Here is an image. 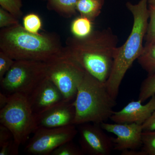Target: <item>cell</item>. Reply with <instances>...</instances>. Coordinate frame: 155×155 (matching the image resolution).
I'll return each mask as SVG.
<instances>
[{"label":"cell","instance_id":"cell-9","mask_svg":"<svg viewBox=\"0 0 155 155\" xmlns=\"http://www.w3.org/2000/svg\"><path fill=\"white\" fill-rule=\"evenodd\" d=\"M80 125L78 129L79 143L84 154L109 155L114 150L112 137L104 132L99 124Z\"/></svg>","mask_w":155,"mask_h":155},{"label":"cell","instance_id":"cell-1","mask_svg":"<svg viewBox=\"0 0 155 155\" xmlns=\"http://www.w3.org/2000/svg\"><path fill=\"white\" fill-rule=\"evenodd\" d=\"M118 38L111 28L93 31L83 38L69 37L66 41L67 55L87 72L106 83L110 77Z\"/></svg>","mask_w":155,"mask_h":155},{"label":"cell","instance_id":"cell-27","mask_svg":"<svg viewBox=\"0 0 155 155\" xmlns=\"http://www.w3.org/2000/svg\"><path fill=\"white\" fill-rule=\"evenodd\" d=\"M13 138V134L8 128L4 125H0V146Z\"/></svg>","mask_w":155,"mask_h":155},{"label":"cell","instance_id":"cell-6","mask_svg":"<svg viewBox=\"0 0 155 155\" xmlns=\"http://www.w3.org/2000/svg\"><path fill=\"white\" fill-rule=\"evenodd\" d=\"M46 77L47 63L17 60L0 81V84L3 93L8 95L18 93L28 97Z\"/></svg>","mask_w":155,"mask_h":155},{"label":"cell","instance_id":"cell-26","mask_svg":"<svg viewBox=\"0 0 155 155\" xmlns=\"http://www.w3.org/2000/svg\"><path fill=\"white\" fill-rule=\"evenodd\" d=\"M19 146L14 140V139H12L0 146V155L18 154Z\"/></svg>","mask_w":155,"mask_h":155},{"label":"cell","instance_id":"cell-28","mask_svg":"<svg viewBox=\"0 0 155 155\" xmlns=\"http://www.w3.org/2000/svg\"><path fill=\"white\" fill-rule=\"evenodd\" d=\"M143 131L155 130V109L149 118L142 125Z\"/></svg>","mask_w":155,"mask_h":155},{"label":"cell","instance_id":"cell-14","mask_svg":"<svg viewBox=\"0 0 155 155\" xmlns=\"http://www.w3.org/2000/svg\"><path fill=\"white\" fill-rule=\"evenodd\" d=\"M104 0H78L76 10L80 16L93 22L101 12Z\"/></svg>","mask_w":155,"mask_h":155},{"label":"cell","instance_id":"cell-19","mask_svg":"<svg viewBox=\"0 0 155 155\" xmlns=\"http://www.w3.org/2000/svg\"><path fill=\"white\" fill-rule=\"evenodd\" d=\"M42 21L38 15L30 13L23 17V26L25 30L32 33H39L42 28Z\"/></svg>","mask_w":155,"mask_h":155},{"label":"cell","instance_id":"cell-22","mask_svg":"<svg viewBox=\"0 0 155 155\" xmlns=\"http://www.w3.org/2000/svg\"><path fill=\"white\" fill-rule=\"evenodd\" d=\"M81 148L78 147L72 141L65 143L57 148L51 155H83Z\"/></svg>","mask_w":155,"mask_h":155},{"label":"cell","instance_id":"cell-21","mask_svg":"<svg viewBox=\"0 0 155 155\" xmlns=\"http://www.w3.org/2000/svg\"><path fill=\"white\" fill-rule=\"evenodd\" d=\"M22 0H0L1 8L19 19L23 15Z\"/></svg>","mask_w":155,"mask_h":155},{"label":"cell","instance_id":"cell-23","mask_svg":"<svg viewBox=\"0 0 155 155\" xmlns=\"http://www.w3.org/2000/svg\"><path fill=\"white\" fill-rule=\"evenodd\" d=\"M149 9L150 20L145 36L146 41L144 46H147L155 43V8L149 7Z\"/></svg>","mask_w":155,"mask_h":155},{"label":"cell","instance_id":"cell-30","mask_svg":"<svg viewBox=\"0 0 155 155\" xmlns=\"http://www.w3.org/2000/svg\"><path fill=\"white\" fill-rule=\"evenodd\" d=\"M148 4L149 7L155 8V0H148Z\"/></svg>","mask_w":155,"mask_h":155},{"label":"cell","instance_id":"cell-17","mask_svg":"<svg viewBox=\"0 0 155 155\" xmlns=\"http://www.w3.org/2000/svg\"><path fill=\"white\" fill-rule=\"evenodd\" d=\"M137 60L142 68L148 74L155 72V43L144 46L143 52Z\"/></svg>","mask_w":155,"mask_h":155},{"label":"cell","instance_id":"cell-25","mask_svg":"<svg viewBox=\"0 0 155 155\" xmlns=\"http://www.w3.org/2000/svg\"><path fill=\"white\" fill-rule=\"evenodd\" d=\"M14 60L2 51H0V81L10 70L14 63Z\"/></svg>","mask_w":155,"mask_h":155},{"label":"cell","instance_id":"cell-7","mask_svg":"<svg viewBox=\"0 0 155 155\" xmlns=\"http://www.w3.org/2000/svg\"><path fill=\"white\" fill-rule=\"evenodd\" d=\"M86 71L68 56L47 63V77L61 91L64 99L75 100Z\"/></svg>","mask_w":155,"mask_h":155},{"label":"cell","instance_id":"cell-31","mask_svg":"<svg viewBox=\"0 0 155 155\" xmlns=\"http://www.w3.org/2000/svg\"><path fill=\"white\" fill-rule=\"evenodd\" d=\"M42 1H47V0H42Z\"/></svg>","mask_w":155,"mask_h":155},{"label":"cell","instance_id":"cell-20","mask_svg":"<svg viewBox=\"0 0 155 155\" xmlns=\"http://www.w3.org/2000/svg\"><path fill=\"white\" fill-rule=\"evenodd\" d=\"M141 147L145 155H155V130H143Z\"/></svg>","mask_w":155,"mask_h":155},{"label":"cell","instance_id":"cell-12","mask_svg":"<svg viewBox=\"0 0 155 155\" xmlns=\"http://www.w3.org/2000/svg\"><path fill=\"white\" fill-rule=\"evenodd\" d=\"M28 97L34 114L41 113L65 100L58 87L47 77Z\"/></svg>","mask_w":155,"mask_h":155},{"label":"cell","instance_id":"cell-8","mask_svg":"<svg viewBox=\"0 0 155 155\" xmlns=\"http://www.w3.org/2000/svg\"><path fill=\"white\" fill-rule=\"evenodd\" d=\"M78 132L75 125L55 128L40 127L34 132L25 150L32 155H51L61 145L72 141Z\"/></svg>","mask_w":155,"mask_h":155},{"label":"cell","instance_id":"cell-10","mask_svg":"<svg viewBox=\"0 0 155 155\" xmlns=\"http://www.w3.org/2000/svg\"><path fill=\"white\" fill-rule=\"evenodd\" d=\"M105 131L113 133L116 137H112L114 150L123 152L136 150L142 146V125L136 123H108L100 124Z\"/></svg>","mask_w":155,"mask_h":155},{"label":"cell","instance_id":"cell-18","mask_svg":"<svg viewBox=\"0 0 155 155\" xmlns=\"http://www.w3.org/2000/svg\"><path fill=\"white\" fill-rule=\"evenodd\" d=\"M155 95V72L148 74L141 83L138 100L142 103Z\"/></svg>","mask_w":155,"mask_h":155},{"label":"cell","instance_id":"cell-5","mask_svg":"<svg viewBox=\"0 0 155 155\" xmlns=\"http://www.w3.org/2000/svg\"><path fill=\"white\" fill-rule=\"evenodd\" d=\"M8 104L0 109V123L8 128L20 145L37 129L35 116L28 97L21 94L9 95Z\"/></svg>","mask_w":155,"mask_h":155},{"label":"cell","instance_id":"cell-2","mask_svg":"<svg viewBox=\"0 0 155 155\" xmlns=\"http://www.w3.org/2000/svg\"><path fill=\"white\" fill-rule=\"evenodd\" d=\"M0 51L14 60L49 63L67 56L60 37L54 32L32 33L20 24L1 28Z\"/></svg>","mask_w":155,"mask_h":155},{"label":"cell","instance_id":"cell-16","mask_svg":"<svg viewBox=\"0 0 155 155\" xmlns=\"http://www.w3.org/2000/svg\"><path fill=\"white\" fill-rule=\"evenodd\" d=\"M93 31V22L86 17L81 16L77 17L71 23V32L73 36L76 37H85Z\"/></svg>","mask_w":155,"mask_h":155},{"label":"cell","instance_id":"cell-13","mask_svg":"<svg viewBox=\"0 0 155 155\" xmlns=\"http://www.w3.org/2000/svg\"><path fill=\"white\" fill-rule=\"evenodd\" d=\"M140 101H132L120 110L112 114L110 119L114 123H136L142 125L155 109V95L149 101L143 104Z\"/></svg>","mask_w":155,"mask_h":155},{"label":"cell","instance_id":"cell-24","mask_svg":"<svg viewBox=\"0 0 155 155\" xmlns=\"http://www.w3.org/2000/svg\"><path fill=\"white\" fill-rule=\"evenodd\" d=\"M19 24V19L0 7V28H7Z\"/></svg>","mask_w":155,"mask_h":155},{"label":"cell","instance_id":"cell-3","mask_svg":"<svg viewBox=\"0 0 155 155\" xmlns=\"http://www.w3.org/2000/svg\"><path fill=\"white\" fill-rule=\"evenodd\" d=\"M148 0H140L138 4L126 3L133 15L134 22L130 35L122 46L117 48L110 75L105 84L112 96L116 99L122 81L128 69L144 49L143 40L146 34L150 17Z\"/></svg>","mask_w":155,"mask_h":155},{"label":"cell","instance_id":"cell-4","mask_svg":"<svg viewBox=\"0 0 155 155\" xmlns=\"http://www.w3.org/2000/svg\"><path fill=\"white\" fill-rule=\"evenodd\" d=\"M116 99L108 91L105 83L85 72L74 101V125L100 124L110 119L116 106Z\"/></svg>","mask_w":155,"mask_h":155},{"label":"cell","instance_id":"cell-29","mask_svg":"<svg viewBox=\"0 0 155 155\" xmlns=\"http://www.w3.org/2000/svg\"><path fill=\"white\" fill-rule=\"evenodd\" d=\"M9 99V95L1 91L0 92V109H2L7 105Z\"/></svg>","mask_w":155,"mask_h":155},{"label":"cell","instance_id":"cell-11","mask_svg":"<svg viewBox=\"0 0 155 155\" xmlns=\"http://www.w3.org/2000/svg\"><path fill=\"white\" fill-rule=\"evenodd\" d=\"M75 116L74 101H64L40 114H35L37 129L55 128L74 125Z\"/></svg>","mask_w":155,"mask_h":155},{"label":"cell","instance_id":"cell-15","mask_svg":"<svg viewBox=\"0 0 155 155\" xmlns=\"http://www.w3.org/2000/svg\"><path fill=\"white\" fill-rule=\"evenodd\" d=\"M78 0H47V8L60 16L69 18L77 14L76 5Z\"/></svg>","mask_w":155,"mask_h":155}]
</instances>
